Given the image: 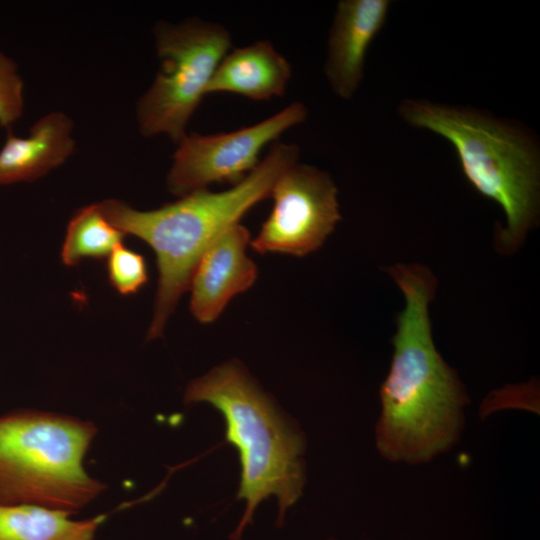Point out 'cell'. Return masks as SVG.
I'll return each mask as SVG.
<instances>
[{"instance_id": "ba28073f", "label": "cell", "mask_w": 540, "mask_h": 540, "mask_svg": "<svg viewBox=\"0 0 540 540\" xmlns=\"http://www.w3.org/2000/svg\"><path fill=\"white\" fill-rule=\"evenodd\" d=\"M337 187L317 167L294 163L274 183L273 208L251 247L260 254L302 257L318 249L341 216Z\"/></svg>"}, {"instance_id": "3957f363", "label": "cell", "mask_w": 540, "mask_h": 540, "mask_svg": "<svg viewBox=\"0 0 540 540\" xmlns=\"http://www.w3.org/2000/svg\"><path fill=\"white\" fill-rule=\"evenodd\" d=\"M186 404L206 402L221 412L226 437L238 450L242 466L238 499L246 502L232 540H239L261 501L275 496L277 524L302 495L305 484V437L238 361H228L192 380Z\"/></svg>"}, {"instance_id": "9a60e30c", "label": "cell", "mask_w": 540, "mask_h": 540, "mask_svg": "<svg viewBox=\"0 0 540 540\" xmlns=\"http://www.w3.org/2000/svg\"><path fill=\"white\" fill-rule=\"evenodd\" d=\"M106 269L110 284L124 296L137 293L148 280L144 257L122 244L108 255Z\"/></svg>"}, {"instance_id": "5b68a950", "label": "cell", "mask_w": 540, "mask_h": 540, "mask_svg": "<svg viewBox=\"0 0 540 540\" xmlns=\"http://www.w3.org/2000/svg\"><path fill=\"white\" fill-rule=\"evenodd\" d=\"M97 432L93 422L51 412L0 416V504L71 514L88 505L106 488L83 466Z\"/></svg>"}, {"instance_id": "277c9868", "label": "cell", "mask_w": 540, "mask_h": 540, "mask_svg": "<svg viewBox=\"0 0 540 540\" xmlns=\"http://www.w3.org/2000/svg\"><path fill=\"white\" fill-rule=\"evenodd\" d=\"M399 114L453 145L472 187L505 213L501 243L519 244L535 221L539 203V152L528 133L479 111L427 101L405 100Z\"/></svg>"}, {"instance_id": "8992f818", "label": "cell", "mask_w": 540, "mask_h": 540, "mask_svg": "<svg viewBox=\"0 0 540 540\" xmlns=\"http://www.w3.org/2000/svg\"><path fill=\"white\" fill-rule=\"evenodd\" d=\"M155 41L161 70L138 102V125L144 136L165 134L178 143L229 52L231 36L219 23L195 19L159 23Z\"/></svg>"}, {"instance_id": "7a4b0ae2", "label": "cell", "mask_w": 540, "mask_h": 540, "mask_svg": "<svg viewBox=\"0 0 540 540\" xmlns=\"http://www.w3.org/2000/svg\"><path fill=\"white\" fill-rule=\"evenodd\" d=\"M298 157L296 145L274 143L259 164L230 189L194 191L155 210L139 211L116 199L100 203L112 224L126 235L144 240L155 252L159 278L149 340L162 335L207 247L270 196L277 178Z\"/></svg>"}, {"instance_id": "7c38bea8", "label": "cell", "mask_w": 540, "mask_h": 540, "mask_svg": "<svg viewBox=\"0 0 540 540\" xmlns=\"http://www.w3.org/2000/svg\"><path fill=\"white\" fill-rule=\"evenodd\" d=\"M291 78V66L268 40L228 52L218 65L207 94L233 93L252 100L282 96Z\"/></svg>"}, {"instance_id": "30bf717a", "label": "cell", "mask_w": 540, "mask_h": 540, "mask_svg": "<svg viewBox=\"0 0 540 540\" xmlns=\"http://www.w3.org/2000/svg\"><path fill=\"white\" fill-rule=\"evenodd\" d=\"M390 1L342 0L338 3L328 39L326 78L336 95L350 99L364 71L368 48L385 24Z\"/></svg>"}, {"instance_id": "e0dca14e", "label": "cell", "mask_w": 540, "mask_h": 540, "mask_svg": "<svg viewBox=\"0 0 540 540\" xmlns=\"http://www.w3.org/2000/svg\"><path fill=\"white\" fill-rule=\"evenodd\" d=\"M329 540H332V539H329Z\"/></svg>"}, {"instance_id": "9c48e42d", "label": "cell", "mask_w": 540, "mask_h": 540, "mask_svg": "<svg viewBox=\"0 0 540 540\" xmlns=\"http://www.w3.org/2000/svg\"><path fill=\"white\" fill-rule=\"evenodd\" d=\"M251 235L240 223L223 231L200 257L191 281L190 311L201 323L215 321L229 301L248 290L258 269L247 254Z\"/></svg>"}, {"instance_id": "6da1fadb", "label": "cell", "mask_w": 540, "mask_h": 540, "mask_svg": "<svg viewBox=\"0 0 540 540\" xmlns=\"http://www.w3.org/2000/svg\"><path fill=\"white\" fill-rule=\"evenodd\" d=\"M390 272L405 307L398 316L390 368L379 391L375 446L389 462L426 464L460 440L469 397L433 342L428 315L435 288L431 273L403 264Z\"/></svg>"}, {"instance_id": "2e32d148", "label": "cell", "mask_w": 540, "mask_h": 540, "mask_svg": "<svg viewBox=\"0 0 540 540\" xmlns=\"http://www.w3.org/2000/svg\"><path fill=\"white\" fill-rule=\"evenodd\" d=\"M24 108L23 81L15 62L0 52V125L10 131Z\"/></svg>"}, {"instance_id": "5bb4252c", "label": "cell", "mask_w": 540, "mask_h": 540, "mask_svg": "<svg viewBox=\"0 0 540 540\" xmlns=\"http://www.w3.org/2000/svg\"><path fill=\"white\" fill-rule=\"evenodd\" d=\"M125 235L106 217L100 203L82 207L68 223L61 249L62 262L75 266L85 258L108 257L122 244Z\"/></svg>"}, {"instance_id": "52a82bcc", "label": "cell", "mask_w": 540, "mask_h": 540, "mask_svg": "<svg viewBox=\"0 0 540 540\" xmlns=\"http://www.w3.org/2000/svg\"><path fill=\"white\" fill-rule=\"evenodd\" d=\"M306 117L304 104L292 102L273 116L236 131L185 134L173 155L168 189L182 197L212 183H239L259 164L265 146Z\"/></svg>"}, {"instance_id": "4fadbf2b", "label": "cell", "mask_w": 540, "mask_h": 540, "mask_svg": "<svg viewBox=\"0 0 540 540\" xmlns=\"http://www.w3.org/2000/svg\"><path fill=\"white\" fill-rule=\"evenodd\" d=\"M73 514L36 505L0 504V540H94L105 516L75 520Z\"/></svg>"}, {"instance_id": "8fae6325", "label": "cell", "mask_w": 540, "mask_h": 540, "mask_svg": "<svg viewBox=\"0 0 540 540\" xmlns=\"http://www.w3.org/2000/svg\"><path fill=\"white\" fill-rule=\"evenodd\" d=\"M73 123L60 111L41 117L26 138L8 131L0 150V185L31 182L63 164L73 153Z\"/></svg>"}]
</instances>
